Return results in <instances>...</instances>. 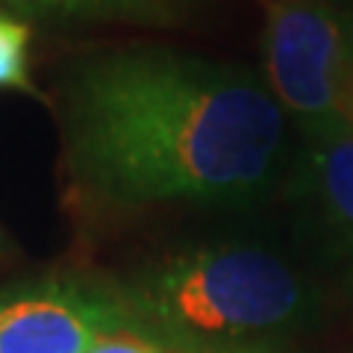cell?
<instances>
[{
    "mask_svg": "<svg viewBox=\"0 0 353 353\" xmlns=\"http://www.w3.org/2000/svg\"><path fill=\"white\" fill-rule=\"evenodd\" d=\"M65 132L74 180L97 201H236L277 171L285 112L241 68L124 50L77 74Z\"/></svg>",
    "mask_w": 353,
    "mask_h": 353,
    "instance_id": "cell-1",
    "label": "cell"
},
{
    "mask_svg": "<svg viewBox=\"0 0 353 353\" xmlns=\"http://www.w3.org/2000/svg\"><path fill=\"white\" fill-rule=\"evenodd\" d=\"M127 318L180 353L259 345L306 321L315 294L280 253L206 245L162 259L118 292Z\"/></svg>",
    "mask_w": 353,
    "mask_h": 353,
    "instance_id": "cell-2",
    "label": "cell"
},
{
    "mask_svg": "<svg viewBox=\"0 0 353 353\" xmlns=\"http://www.w3.org/2000/svg\"><path fill=\"white\" fill-rule=\"evenodd\" d=\"M265 85L309 145L345 127L341 92L353 71V15L327 0H277L262 32Z\"/></svg>",
    "mask_w": 353,
    "mask_h": 353,
    "instance_id": "cell-3",
    "label": "cell"
},
{
    "mask_svg": "<svg viewBox=\"0 0 353 353\" xmlns=\"http://www.w3.org/2000/svg\"><path fill=\"white\" fill-rule=\"evenodd\" d=\"M127 321L115 292L74 280H41L0 294V353H85Z\"/></svg>",
    "mask_w": 353,
    "mask_h": 353,
    "instance_id": "cell-4",
    "label": "cell"
},
{
    "mask_svg": "<svg viewBox=\"0 0 353 353\" xmlns=\"http://www.w3.org/2000/svg\"><path fill=\"white\" fill-rule=\"evenodd\" d=\"M309 180L327 227L353 256V130L347 124L312 141Z\"/></svg>",
    "mask_w": 353,
    "mask_h": 353,
    "instance_id": "cell-5",
    "label": "cell"
},
{
    "mask_svg": "<svg viewBox=\"0 0 353 353\" xmlns=\"http://www.w3.org/2000/svg\"><path fill=\"white\" fill-rule=\"evenodd\" d=\"M189 0H0L3 12L44 21H127V24H174Z\"/></svg>",
    "mask_w": 353,
    "mask_h": 353,
    "instance_id": "cell-6",
    "label": "cell"
},
{
    "mask_svg": "<svg viewBox=\"0 0 353 353\" xmlns=\"http://www.w3.org/2000/svg\"><path fill=\"white\" fill-rule=\"evenodd\" d=\"M0 88L30 92V27L0 9Z\"/></svg>",
    "mask_w": 353,
    "mask_h": 353,
    "instance_id": "cell-7",
    "label": "cell"
},
{
    "mask_svg": "<svg viewBox=\"0 0 353 353\" xmlns=\"http://www.w3.org/2000/svg\"><path fill=\"white\" fill-rule=\"evenodd\" d=\"M85 353H180L171 345H165L162 339H157L150 330L139 327L136 321H121L118 327L106 330L103 336L94 339V345Z\"/></svg>",
    "mask_w": 353,
    "mask_h": 353,
    "instance_id": "cell-8",
    "label": "cell"
},
{
    "mask_svg": "<svg viewBox=\"0 0 353 353\" xmlns=\"http://www.w3.org/2000/svg\"><path fill=\"white\" fill-rule=\"evenodd\" d=\"M341 118H345V124L353 130V71L347 74L345 92H341Z\"/></svg>",
    "mask_w": 353,
    "mask_h": 353,
    "instance_id": "cell-9",
    "label": "cell"
},
{
    "mask_svg": "<svg viewBox=\"0 0 353 353\" xmlns=\"http://www.w3.org/2000/svg\"><path fill=\"white\" fill-rule=\"evenodd\" d=\"M215 353H277L265 345H248V347H230V350H215Z\"/></svg>",
    "mask_w": 353,
    "mask_h": 353,
    "instance_id": "cell-10",
    "label": "cell"
}]
</instances>
